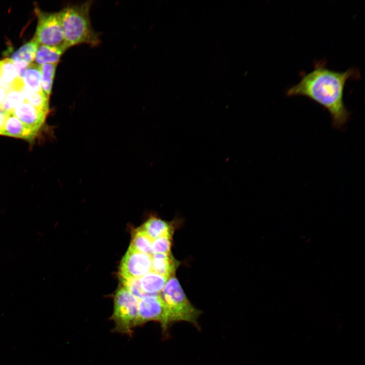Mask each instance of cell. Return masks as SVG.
<instances>
[{
  "mask_svg": "<svg viewBox=\"0 0 365 365\" xmlns=\"http://www.w3.org/2000/svg\"><path fill=\"white\" fill-rule=\"evenodd\" d=\"M360 78L355 67L338 71L327 68L325 61H317L311 71L303 73L300 81L287 89L286 95L304 96L320 105L330 114L333 126L340 130L351 116L343 99L346 84Z\"/></svg>",
  "mask_w": 365,
  "mask_h": 365,
  "instance_id": "obj_1",
  "label": "cell"
},
{
  "mask_svg": "<svg viewBox=\"0 0 365 365\" xmlns=\"http://www.w3.org/2000/svg\"><path fill=\"white\" fill-rule=\"evenodd\" d=\"M92 3L93 1H88L68 6L59 12L67 48L81 44L94 47L100 44L99 36L93 28L90 18Z\"/></svg>",
  "mask_w": 365,
  "mask_h": 365,
  "instance_id": "obj_2",
  "label": "cell"
},
{
  "mask_svg": "<svg viewBox=\"0 0 365 365\" xmlns=\"http://www.w3.org/2000/svg\"><path fill=\"white\" fill-rule=\"evenodd\" d=\"M160 295L168 308L171 324L186 321L200 328L198 319L202 312L191 304L174 276L167 280Z\"/></svg>",
  "mask_w": 365,
  "mask_h": 365,
  "instance_id": "obj_3",
  "label": "cell"
},
{
  "mask_svg": "<svg viewBox=\"0 0 365 365\" xmlns=\"http://www.w3.org/2000/svg\"><path fill=\"white\" fill-rule=\"evenodd\" d=\"M114 300L112 318L115 330L130 335L132 328L137 326L139 300L122 286L116 292Z\"/></svg>",
  "mask_w": 365,
  "mask_h": 365,
  "instance_id": "obj_4",
  "label": "cell"
},
{
  "mask_svg": "<svg viewBox=\"0 0 365 365\" xmlns=\"http://www.w3.org/2000/svg\"><path fill=\"white\" fill-rule=\"evenodd\" d=\"M38 12V24L33 40L39 45L67 50L59 12Z\"/></svg>",
  "mask_w": 365,
  "mask_h": 365,
  "instance_id": "obj_5",
  "label": "cell"
},
{
  "mask_svg": "<svg viewBox=\"0 0 365 365\" xmlns=\"http://www.w3.org/2000/svg\"><path fill=\"white\" fill-rule=\"evenodd\" d=\"M151 321L160 323L163 335L168 336V330L171 324L169 312L160 294L146 297L139 301L137 326Z\"/></svg>",
  "mask_w": 365,
  "mask_h": 365,
  "instance_id": "obj_6",
  "label": "cell"
},
{
  "mask_svg": "<svg viewBox=\"0 0 365 365\" xmlns=\"http://www.w3.org/2000/svg\"><path fill=\"white\" fill-rule=\"evenodd\" d=\"M152 256L129 247L120 266V278H138L151 271Z\"/></svg>",
  "mask_w": 365,
  "mask_h": 365,
  "instance_id": "obj_7",
  "label": "cell"
},
{
  "mask_svg": "<svg viewBox=\"0 0 365 365\" xmlns=\"http://www.w3.org/2000/svg\"><path fill=\"white\" fill-rule=\"evenodd\" d=\"M12 113L27 127L36 133L43 125L48 114L26 101L17 106Z\"/></svg>",
  "mask_w": 365,
  "mask_h": 365,
  "instance_id": "obj_8",
  "label": "cell"
},
{
  "mask_svg": "<svg viewBox=\"0 0 365 365\" xmlns=\"http://www.w3.org/2000/svg\"><path fill=\"white\" fill-rule=\"evenodd\" d=\"M152 240L161 237L171 238L173 227L168 222L156 217L148 220L139 228Z\"/></svg>",
  "mask_w": 365,
  "mask_h": 365,
  "instance_id": "obj_9",
  "label": "cell"
},
{
  "mask_svg": "<svg viewBox=\"0 0 365 365\" xmlns=\"http://www.w3.org/2000/svg\"><path fill=\"white\" fill-rule=\"evenodd\" d=\"M37 133L27 127L12 113H9L1 135L32 139Z\"/></svg>",
  "mask_w": 365,
  "mask_h": 365,
  "instance_id": "obj_10",
  "label": "cell"
},
{
  "mask_svg": "<svg viewBox=\"0 0 365 365\" xmlns=\"http://www.w3.org/2000/svg\"><path fill=\"white\" fill-rule=\"evenodd\" d=\"M151 256V271L168 278L174 276L178 262L171 253H155Z\"/></svg>",
  "mask_w": 365,
  "mask_h": 365,
  "instance_id": "obj_11",
  "label": "cell"
},
{
  "mask_svg": "<svg viewBox=\"0 0 365 365\" xmlns=\"http://www.w3.org/2000/svg\"><path fill=\"white\" fill-rule=\"evenodd\" d=\"M169 279L152 271L137 278L141 289L152 295H159Z\"/></svg>",
  "mask_w": 365,
  "mask_h": 365,
  "instance_id": "obj_12",
  "label": "cell"
},
{
  "mask_svg": "<svg viewBox=\"0 0 365 365\" xmlns=\"http://www.w3.org/2000/svg\"><path fill=\"white\" fill-rule=\"evenodd\" d=\"M39 46L32 40L14 52L11 59L17 67H26L34 60Z\"/></svg>",
  "mask_w": 365,
  "mask_h": 365,
  "instance_id": "obj_13",
  "label": "cell"
},
{
  "mask_svg": "<svg viewBox=\"0 0 365 365\" xmlns=\"http://www.w3.org/2000/svg\"><path fill=\"white\" fill-rule=\"evenodd\" d=\"M0 86L8 91L22 80L18 79L17 68L11 59L6 58L0 61Z\"/></svg>",
  "mask_w": 365,
  "mask_h": 365,
  "instance_id": "obj_14",
  "label": "cell"
},
{
  "mask_svg": "<svg viewBox=\"0 0 365 365\" xmlns=\"http://www.w3.org/2000/svg\"><path fill=\"white\" fill-rule=\"evenodd\" d=\"M65 51L60 48L41 45L38 47L34 58L35 64L39 65L47 63L57 64Z\"/></svg>",
  "mask_w": 365,
  "mask_h": 365,
  "instance_id": "obj_15",
  "label": "cell"
},
{
  "mask_svg": "<svg viewBox=\"0 0 365 365\" xmlns=\"http://www.w3.org/2000/svg\"><path fill=\"white\" fill-rule=\"evenodd\" d=\"M41 70L40 65L30 64L26 68L23 78V88L30 92L43 91L41 87Z\"/></svg>",
  "mask_w": 365,
  "mask_h": 365,
  "instance_id": "obj_16",
  "label": "cell"
},
{
  "mask_svg": "<svg viewBox=\"0 0 365 365\" xmlns=\"http://www.w3.org/2000/svg\"><path fill=\"white\" fill-rule=\"evenodd\" d=\"M23 95L25 101L35 107L49 113V98L43 91L30 92L25 90L23 86L19 90Z\"/></svg>",
  "mask_w": 365,
  "mask_h": 365,
  "instance_id": "obj_17",
  "label": "cell"
},
{
  "mask_svg": "<svg viewBox=\"0 0 365 365\" xmlns=\"http://www.w3.org/2000/svg\"><path fill=\"white\" fill-rule=\"evenodd\" d=\"M152 241L138 228L134 231L129 247L140 252L152 255Z\"/></svg>",
  "mask_w": 365,
  "mask_h": 365,
  "instance_id": "obj_18",
  "label": "cell"
},
{
  "mask_svg": "<svg viewBox=\"0 0 365 365\" xmlns=\"http://www.w3.org/2000/svg\"><path fill=\"white\" fill-rule=\"evenodd\" d=\"M57 64H44L40 65L41 87L43 92L49 97Z\"/></svg>",
  "mask_w": 365,
  "mask_h": 365,
  "instance_id": "obj_19",
  "label": "cell"
},
{
  "mask_svg": "<svg viewBox=\"0 0 365 365\" xmlns=\"http://www.w3.org/2000/svg\"><path fill=\"white\" fill-rule=\"evenodd\" d=\"M25 101V99L22 93L17 89L12 88L7 91L1 108L7 112L12 113L17 106Z\"/></svg>",
  "mask_w": 365,
  "mask_h": 365,
  "instance_id": "obj_20",
  "label": "cell"
},
{
  "mask_svg": "<svg viewBox=\"0 0 365 365\" xmlns=\"http://www.w3.org/2000/svg\"><path fill=\"white\" fill-rule=\"evenodd\" d=\"M171 238L161 237L152 241L151 250L152 254L171 253Z\"/></svg>",
  "mask_w": 365,
  "mask_h": 365,
  "instance_id": "obj_21",
  "label": "cell"
},
{
  "mask_svg": "<svg viewBox=\"0 0 365 365\" xmlns=\"http://www.w3.org/2000/svg\"><path fill=\"white\" fill-rule=\"evenodd\" d=\"M8 112L0 108V135L2 134Z\"/></svg>",
  "mask_w": 365,
  "mask_h": 365,
  "instance_id": "obj_22",
  "label": "cell"
},
{
  "mask_svg": "<svg viewBox=\"0 0 365 365\" xmlns=\"http://www.w3.org/2000/svg\"><path fill=\"white\" fill-rule=\"evenodd\" d=\"M7 91L4 88L0 86V108L2 107L3 103L6 98Z\"/></svg>",
  "mask_w": 365,
  "mask_h": 365,
  "instance_id": "obj_23",
  "label": "cell"
},
{
  "mask_svg": "<svg viewBox=\"0 0 365 365\" xmlns=\"http://www.w3.org/2000/svg\"><path fill=\"white\" fill-rule=\"evenodd\" d=\"M0 76H1V65H0Z\"/></svg>",
  "mask_w": 365,
  "mask_h": 365,
  "instance_id": "obj_24",
  "label": "cell"
}]
</instances>
